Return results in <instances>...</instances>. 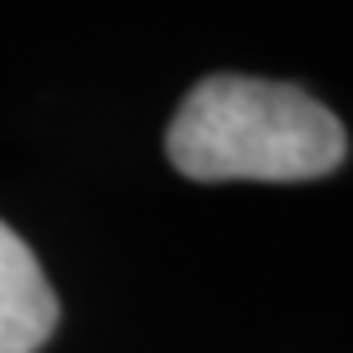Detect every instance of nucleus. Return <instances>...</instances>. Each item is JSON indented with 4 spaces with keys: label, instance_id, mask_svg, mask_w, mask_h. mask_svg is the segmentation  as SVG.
<instances>
[{
    "label": "nucleus",
    "instance_id": "nucleus-1",
    "mask_svg": "<svg viewBox=\"0 0 353 353\" xmlns=\"http://www.w3.org/2000/svg\"><path fill=\"white\" fill-rule=\"evenodd\" d=\"M349 138L340 119L303 88L243 74L202 79L183 97L165 133V157L179 174L202 183L321 179L344 161Z\"/></svg>",
    "mask_w": 353,
    "mask_h": 353
},
{
    "label": "nucleus",
    "instance_id": "nucleus-2",
    "mask_svg": "<svg viewBox=\"0 0 353 353\" xmlns=\"http://www.w3.org/2000/svg\"><path fill=\"white\" fill-rule=\"evenodd\" d=\"M60 303L28 252V243L0 221V353H37L55 335Z\"/></svg>",
    "mask_w": 353,
    "mask_h": 353
}]
</instances>
